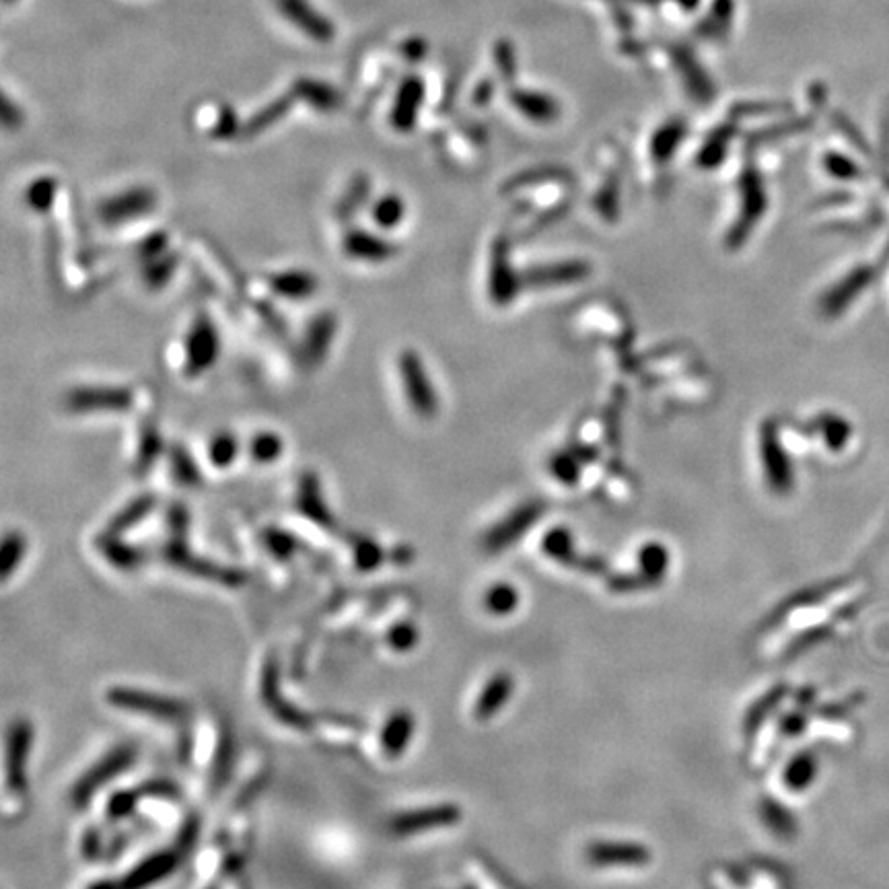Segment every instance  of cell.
I'll use <instances>...</instances> for the list:
<instances>
[{"label": "cell", "instance_id": "obj_27", "mask_svg": "<svg viewBox=\"0 0 889 889\" xmlns=\"http://www.w3.org/2000/svg\"><path fill=\"white\" fill-rule=\"evenodd\" d=\"M284 455V439L274 431H260L250 441V457L258 466H270Z\"/></svg>", "mask_w": 889, "mask_h": 889}, {"label": "cell", "instance_id": "obj_18", "mask_svg": "<svg viewBox=\"0 0 889 889\" xmlns=\"http://www.w3.org/2000/svg\"><path fill=\"white\" fill-rule=\"evenodd\" d=\"M589 274V266L585 262H566L544 268H531L525 274V282L531 287H556V284L579 282Z\"/></svg>", "mask_w": 889, "mask_h": 889}, {"label": "cell", "instance_id": "obj_33", "mask_svg": "<svg viewBox=\"0 0 889 889\" xmlns=\"http://www.w3.org/2000/svg\"><path fill=\"white\" fill-rule=\"evenodd\" d=\"M507 692H509V682H507V678H496V680H492V682L486 686V690H484V694H482V698H480V702H478V706H476V715L482 717V719L490 717V715L494 713V710L503 704V700L507 698Z\"/></svg>", "mask_w": 889, "mask_h": 889}, {"label": "cell", "instance_id": "obj_32", "mask_svg": "<svg viewBox=\"0 0 889 889\" xmlns=\"http://www.w3.org/2000/svg\"><path fill=\"white\" fill-rule=\"evenodd\" d=\"M177 268V260L173 254H163L159 258L147 260L145 264V282L151 289H163Z\"/></svg>", "mask_w": 889, "mask_h": 889}, {"label": "cell", "instance_id": "obj_34", "mask_svg": "<svg viewBox=\"0 0 889 889\" xmlns=\"http://www.w3.org/2000/svg\"><path fill=\"white\" fill-rule=\"evenodd\" d=\"M54 198H56L54 180H38L25 192V202L35 212H46L54 204Z\"/></svg>", "mask_w": 889, "mask_h": 889}, {"label": "cell", "instance_id": "obj_31", "mask_svg": "<svg viewBox=\"0 0 889 889\" xmlns=\"http://www.w3.org/2000/svg\"><path fill=\"white\" fill-rule=\"evenodd\" d=\"M352 552H354V564H357V568L363 573L375 571V568L381 566V562H383L381 546L375 540L365 538V536L354 540Z\"/></svg>", "mask_w": 889, "mask_h": 889}, {"label": "cell", "instance_id": "obj_14", "mask_svg": "<svg viewBox=\"0 0 889 889\" xmlns=\"http://www.w3.org/2000/svg\"><path fill=\"white\" fill-rule=\"evenodd\" d=\"M336 328H338L336 317L328 311L317 315L309 324L307 334H305L303 352H305V359L311 367H319L326 361L328 352L332 348V342H334V336H336Z\"/></svg>", "mask_w": 889, "mask_h": 889}, {"label": "cell", "instance_id": "obj_29", "mask_svg": "<svg viewBox=\"0 0 889 889\" xmlns=\"http://www.w3.org/2000/svg\"><path fill=\"white\" fill-rule=\"evenodd\" d=\"M169 459H171V474L177 484L196 486L202 482V472L198 464L184 447H173L169 451Z\"/></svg>", "mask_w": 889, "mask_h": 889}, {"label": "cell", "instance_id": "obj_16", "mask_svg": "<svg viewBox=\"0 0 889 889\" xmlns=\"http://www.w3.org/2000/svg\"><path fill=\"white\" fill-rule=\"evenodd\" d=\"M414 735V717L408 710H396L381 729V750L389 758H398L408 748Z\"/></svg>", "mask_w": 889, "mask_h": 889}, {"label": "cell", "instance_id": "obj_25", "mask_svg": "<svg viewBox=\"0 0 889 889\" xmlns=\"http://www.w3.org/2000/svg\"><path fill=\"white\" fill-rule=\"evenodd\" d=\"M155 509V496L153 494H140L134 501H130L126 507H122L110 521L108 531L112 533H124L126 529L134 527L145 519Z\"/></svg>", "mask_w": 889, "mask_h": 889}, {"label": "cell", "instance_id": "obj_10", "mask_svg": "<svg viewBox=\"0 0 889 889\" xmlns=\"http://www.w3.org/2000/svg\"><path fill=\"white\" fill-rule=\"evenodd\" d=\"M762 457L768 484L778 492H787L793 486V468L785 451L780 447L778 435L772 424H764L762 429Z\"/></svg>", "mask_w": 889, "mask_h": 889}, {"label": "cell", "instance_id": "obj_19", "mask_svg": "<svg viewBox=\"0 0 889 889\" xmlns=\"http://www.w3.org/2000/svg\"><path fill=\"white\" fill-rule=\"evenodd\" d=\"M745 200H743V215L739 217V223L733 227L731 235H729V243L737 245L741 243L745 237L750 235L752 227L760 221L762 212H764V194L760 190V184L754 180L745 182Z\"/></svg>", "mask_w": 889, "mask_h": 889}, {"label": "cell", "instance_id": "obj_36", "mask_svg": "<svg viewBox=\"0 0 889 889\" xmlns=\"http://www.w3.org/2000/svg\"><path fill=\"white\" fill-rule=\"evenodd\" d=\"M264 542L266 548L276 556V558H291L293 552L297 550V542L291 536V533L282 531V529H266L264 531Z\"/></svg>", "mask_w": 889, "mask_h": 889}, {"label": "cell", "instance_id": "obj_13", "mask_svg": "<svg viewBox=\"0 0 889 889\" xmlns=\"http://www.w3.org/2000/svg\"><path fill=\"white\" fill-rule=\"evenodd\" d=\"M177 863H180V852H173V850L157 852V855L149 857L147 861H142L138 867H134L118 885H120V889H145V887L155 885L161 879L169 877L175 871Z\"/></svg>", "mask_w": 889, "mask_h": 889}, {"label": "cell", "instance_id": "obj_35", "mask_svg": "<svg viewBox=\"0 0 889 889\" xmlns=\"http://www.w3.org/2000/svg\"><path fill=\"white\" fill-rule=\"evenodd\" d=\"M418 640V632L414 624L408 622H400L396 626H391L387 632V645L389 649H394L398 653H406L410 649H414Z\"/></svg>", "mask_w": 889, "mask_h": 889}, {"label": "cell", "instance_id": "obj_7", "mask_svg": "<svg viewBox=\"0 0 889 889\" xmlns=\"http://www.w3.org/2000/svg\"><path fill=\"white\" fill-rule=\"evenodd\" d=\"M155 206H157V196L153 190L134 188L105 200L99 206V219L105 225H124L147 217Z\"/></svg>", "mask_w": 889, "mask_h": 889}, {"label": "cell", "instance_id": "obj_5", "mask_svg": "<svg viewBox=\"0 0 889 889\" xmlns=\"http://www.w3.org/2000/svg\"><path fill=\"white\" fill-rule=\"evenodd\" d=\"M136 760V750L132 745H120L114 752H110L101 762H97L79 782L73 787L70 799L81 809L85 807L95 791L103 785H108L110 780L120 776L124 770H128Z\"/></svg>", "mask_w": 889, "mask_h": 889}, {"label": "cell", "instance_id": "obj_4", "mask_svg": "<svg viewBox=\"0 0 889 889\" xmlns=\"http://www.w3.org/2000/svg\"><path fill=\"white\" fill-rule=\"evenodd\" d=\"M108 702L128 713L147 715L161 721H180L190 713V706L184 700L142 692L134 688H112L108 690Z\"/></svg>", "mask_w": 889, "mask_h": 889}, {"label": "cell", "instance_id": "obj_6", "mask_svg": "<svg viewBox=\"0 0 889 889\" xmlns=\"http://www.w3.org/2000/svg\"><path fill=\"white\" fill-rule=\"evenodd\" d=\"M342 252L346 258L363 264H383L396 258L398 245L391 243L383 233L352 227L342 235Z\"/></svg>", "mask_w": 889, "mask_h": 889}, {"label": "cell", "instance_id": "obj_11", "mask_svg": "<svg viewBox=\"0 0 889 889\" xmlns=\"http://www.w3.org/2000/svg\"><path fill=\"white\" fill-rule=\"evenodd\" d=\"M31 739L33 731L27 721L19 719L11 725L7 735V776H9V787L13 791L25 789V766L31 750Z\"/></svg>", "mask_w": 889, "mask_h": 889}, {"label": "cell", "instance_id": "obj_22", "mask_svg": "<svg viewBox=\"0 0 889 889\" xmlns=\"http://www.w3.org/2000/svg\"><path fill=\"white\" fill-rule=\"evenodd\" d=\"M538 515H540L538 507H523V509H519V513H515L513 519L509 517L503 525H499L490 533L488 540H486L488 548L499 550V548L507 546L513 538H517L519 533H523L533 521H536Z\"/></svg>", "mask_w": 889, "mask_h": 889}, {"label": "cell", "instance_id": "obj_43", "mask_svg": "<svg viewBox=\"0 0 889 889\" xmlns=\"http://www.w3.org/2000/svg\"><path fill=\"white\" fill-rule=\"evenodd\" d=\"M140 795H151V797H163V799H177L180 797V789H177L171 780H149L145 785L138 787Z\"/></svg>", "mask_w": 889, "mask_h": 889}, {"label": "cell", "instance_id": "obj_41", "mask_svg": "<svg viewBox=\"0 0 889 889\" xmlns=\"http://www.w3.org/2000/svg\"><path fill=\"white\" fill-rule=\"evenodd\" d=\"M231 760H233V739L231 737H223L219 754H217L215 768H212V780H215L217 785H221V782L225 780L227 770L231 766Z\"/></svg>", "mask_w": 889, "mask_h": 889}, {"label": "cell", "instance_id": "obj_24", "mask_svg": "<svg viewBox=\"0 0 889 889\" xmlns=\"http://www.w3.org/2000/svg\"><path fill=\"white\" fill-rule=\"evenodd\" d=\"M869 282V272L867 270H855L844 282H840L838 287H834L828 297L824 299V309L830 315H836L838 311H842L855 295H859Z\"/></svg>", "mask_w": 889, "mask_h": 889}, {"label": "cell", "instance_id": "obj_17", "mask_svg": "<svg viewBox=\"0 0 889 889\" xmlns=\"http://www.w3.org/2000/svg\"><path fill=\"white\" fill-rule=\"evenodd\" d=\"M517 284H519V280L511 272V264L507 258V247L503 243H496V250L492 254V270H490L492 301L501 303V305L513 301Z\"/></svg>", "mask_w": 889, "mask_h": 889}, {"label": "cell", "instance_id": "obj_9", "mask_svg": "<svg viewBox=\"0 0 889 889\" xmlns=\"http://www.w3.org/2000/svg\"><path fill=\"white\" fill-rule=\"evenodd\" d=\"M264 284L270 295L287 301H305L319 289L317 276L301 268L272 272L264 278Z\"/></svg>", "mask_w": 889, "mask_h": 889}, {"label": "cell", "instance_id": "obj_44", "mask_svg": "<svg viewBox=\"0 0 889 889\" xmlns=\"http://www.w3.org/2000/svg\"><path fill=\"white\" fill-rule=\"evenodd\" d=\"M640 558H643L645 571L651 575H661V571L667 566V554L661 546H647L640 552Z\"/></svg>", "mask_w": 889, "mask_h": 889}, {"label": "cell", "instance_id": "obj_1", "mask_svg": "<svg viewBox=\"0 0 889 889\" xmlns=\"http://www.w3.org/2000/svg\"><path fill=\"white\" fill-rule=\"evenodd\" d=\"M221 354V336L217 324L206 313H198L184 338L182 373L184 377H200L217 365Z\"/></svg>", "mask_w": 889, "mask_h": 889}, {"label": "cell", "instance_id": "obj_20", "mask_svg": "<svg viewBox=\"0 0 889 889\" xmlns=\"http://www.w3.org/2000/svg\"><path fill=\"white\" fill-rule=\"evenodd\" d=\"M97 548L103 554V558L108 560L112 566L120 568V571H130V568H136L142 562V552L134 546H128L120 540V533H103V536L97 540Z\"/></svg>", "mask_w": 889, "mask_h": 889}, {"label": "cell", "instance_id": "obj_2", "mask_svg": "<svg viewBox=\"0 0 889 889\" xmlns=\"http://www.w3.org/2000/svg\"><path fill=\"white\" fill-rule=\"evenodd\" d=\"M398 371L402 379V389L406 402L414 410L416 416L429 420L439 412V398L435 385L424 369L422 359L414 350H404L398 359Z\"/></svg>", "mask_w": 889, "mask_h": 889}, {"label": "cell", "instance_id": "obj_28", "mask_svg": "<svg viewBox=\"0 0 889 889\" xmlns=\"http://www.w3.org/2000/svg\"><path fill=\"white\" fill-rule=\"evenodd\" d=\"M591 859L603 865H640L647 861V852L636 846H595L591 848Z\"/></svg>", "mask_w": 889, "mask_h": 889}, {"label": "cell", "instance_id": "obj_38", "mask_svg": "<svg viewBox=\"0 0 889 889\" xmlns=\"http://www.w3.org/2000/svg\"><path fill=\"white\" fill-rule=\"evenodd\" d=\"M515 599H517V595H515V589H513V587H509V585H496V587H492V589L488 591V595H486V606H488V610L494 612V614H507V612L513 610Z\"/></svg>", "mask_w": 889, "mask_h": 889}, {"label": "cell", "instance_id": "obj_37", "mask_svg": "<svg viewBox=\"0 0 889 889\" xmlns=\"http://www.w3.org/2000/svg\"><path fill=\"white\" fill-rule=\"evenodd\" d=\"M138 797H140L138 789L114 793L110 797V801H108V817H110V820H124V817H128L134 811Z\"/></svg>", "mask_w": 889, "mask_h": 889}, {"label": "cell", "instance_id": "obj_46", "mask_svg": "<svg viewBox=\"0 0 889 889\" xmlns=\"http://www.w3.org/2000/svg\"><path fill=\"white\" fill-rule=\"evenodd\" d=\"M83 852L87 859H97L101 852V834L97 830H89L83 840Z\"/></svg>", "mask_w": 889, "mask_h": 889}, {"label": "cell", "instance_id": "obj_21", "mask_svg": "<svg viewBox=\"0 0 889 889\" xmlns=\"http://www.w3.org/2000/svg\"><path fill=\"white\" fill-rule=\"evenodd\" d=\"M369 217L377 231H394L406 219V204L398 194H383L373 202Z\"/></svg>", "mask_w": 889, "mask_h": 889}, {"label": "cell", "instance_id": "obj_40", "mask_svg": "<svg viewBox=\"0 0 889 889\" xmlns=\"http://www.w3.org/2000/svg\"><path fill=\"white\" fill-rule=\"evenodd\" d=\"M815 778V760L811 756H801L791 768H789V785L795 789H801Z\"/></svg>", "mask_w": 889, "mask_h": 889}, {"label": "cell", "instance_id": "obj_39", "mask_svg": "<svg viewBox=\"0 0 889 889\" xmlns=\"http://www.w3.org/2000/svg\"><path fill=\"white\" fill-rule=\"evenodd\" d=\"M822 433L832 449H842L848 435H850V426L842 418L824 416L822 418Z\"/></svg>", "mask_w": 889, "mask_h": 889}, {"label": "cell", "instance_id": "obj_15", "mask_svg": "<svg viewBox=\"0 0 889 889\" xmlns=\"http://www.w3.org/2000/svg\"><path fill=\"white\" fill-rule=\"evenodd\" d=\"M266 678H264V682H262V696H264V700H266V704L270 706V710L272 713L282 721V723H287L289 727H293V729H299V731H305V729H309L311 727V721H309V717L305 715V713H301V710H297L295 706H291L287 700H284L280 694H278V675H276V669H274V665H270L268 669H266Z\"/></svg>", "mask_w": 889, "mask_h": 889}, {"label": "cell", "instance_id": "obj_42", "mask_svg": "<svg viewBox=\"0 0 889 889\" xmlns=\"http://www.w3.org/2000/svg\"><path fill=\"white\" fill-rule=\"evenodd\" d=\"M552 470H554V476L558 480H562L564 484H573L579 478L577 461L568 455H556L552 461Z\"/></svg>", "mask_w": 889, "mask_h": 889}, {"label": "cell", "instance_id": "obj_30", "mask_svg": "<svg viewBox=\"0 0 889 889\" xmlns=\"http://www.w3.org/2000/svg\"><path fill=\"white\" fill-rule=\"evenodd\" d=\"M27 552V540L21 531H9L3 540V550H0V564H3V579L9 581L13 573L21 566V560Z\"/></svg>", "mask_w": 889, "mask_h": 889}, {"label": "cell", "instance_id": "obj_26", "mask_svg": "<svg viewBox=\"0 0 889 889\" xmlns=\"http://www.w3.org/2000/svg\"><path fill=\"white\" fill-rule=\"evenodd\" d=\"M161 453H163V439L157 431V426L145 424L142 426L140 437H138V447H136V455H134L136 472L149 470Z\"/></svg>", "mask_w": 889, "mask_h": 889}, {"label": "cell", "instance_id": "obj_47", "mask_svg": "<svg viewBox=\"0 0 889 889\" xmlns=\"http://www.w3.org/2000/svg\"><path fill=\"white\" fill-rule=\"evenodd\" d=\"M91 889H120V885L112 883V881H99V883L91 885Z\"/></svg>", "mask_w": 889, "mask_h": 889}, {"label": "cell", "instance_id": "obj_12", "mask_svg": "<svg viewBox=\"0 0 889 889\" xmlns=\"http://www.w3.org/2000/svg\"><path fill=\"white\" fill-rule=\"evenodd\" d=\"M295 505L299 509V513L303 517H307L309 521L317 523L319 527L324 529H336V519L332 515V511L326 505V499L322 494V486H319V480L315 474H303L299 488H297V496H295Z\"/></svg>", "mask_w": 889, "mask_h": 889}, {"label": "cell", "instance_id": "obj_3", "mask_svg": "<svg viewBox=\"0 0 889 889\" xmlns=\"http://www.w3.org/2000/svg\"><path fill=\"white\" fill-rule=\"evenodd\" d=\"M73 414H120L134 406V394L124 385H79L64 398Z\"/></svg>", "mask_w": 889, "mask_h": 889}, {"label": "cell", "instance_id": "obj_23", "mask_svg": "<svg viewBox=\"0 0 889 889\" xmlns=\"http://www.w3.org/2000/svg\"><path fill=\"white\" fill-rule=\"evenodd\" d=\"M241 453V443L237 439L235 433L231 431H221L217 435H212L206 447V457L208 464L215 470H227L235 464V459Z\"/></svg>", "mask_w": 889, "mask_h": 889}, {"label": "cell", "instance_id": "obj_45", "mask_svg": "<svg viewBox=\"0 0 889 889\" xmlns=\"http://www.w3.org/2000/svg\"><path fill=\"white\" fill-rule=\"evenodd\" d=\"M198 832H200V822L198 820H188L186 826L180 832V842H177V846H180V852L182 850H190L194 846V842L198 840Z\"/></svg>", "mask_w": 889, "mask_h": 889}, {"label": "cell", "instance_id": "obj_8", "mask_svg": "<svg viewBox=\"0 0 889 889\" xmlns=\"http://www.w3.org/2000/svg\"><path fill=\"white\" fill-rule=\"evenodd\" d=\"M459 820V811L453 805H439L431 809H418V811H406L396 815L391 820L389 828L398 836L418 834L426 830H435L443 826H451Z\"/></svg>", "mask_w": 889, "mask_h": 889}]
</instances>
